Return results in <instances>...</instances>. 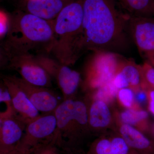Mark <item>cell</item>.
Wrapping results in <instances>:
<instances>
[{"label":"cell","instance_id":"cell-8","mask_svg":"<svg viewBox=\"0 0 154 154\" xmlns=\"http://www.w3.org/2000/svg\"><path fill=\"white\" fill-rule=\"evenodd\" d=\"M57 120L54 112L43 113L28 122L24 135L17 146L33 152L39 144L54 138Z\"/></svg>","mask_w":154,"mask_h":154},{"label":"cell","instance_id":"cell-18","mask_svg":"<svg viewBox=\"0 0 154 154\" xmlns=\"http://www.w3.org/2000/svg\"><path fill=\"white\" fill-rule=\"evenodd\" d=\"M130 16L154 17V0H116Z\"/></svg>","mask_w":154,"mask_h":154},{"label":"cell","instance_id":"cell-12","mask_svg":"<svg viewBox=\"0 0 154 154\" xmlns=\"http://www.w3.org/2000/svg\"><path fill=\"white\" fill-rule=\"evenodd\" d=\"M75 0H20L19 10L53 21L67 6Z\"/></svg>","mask_w":154,"mask_h":154},{"label":"cell","instance_id":"cell-5","mask_svg":"<svg viewBox=\"0 0 154 154\" xmlns=\"http://www.w3.org/2000/svg\"><path fill=\"white\" fill-rule=\"evenodd\" d=\"M1 68L14 70L21 78L30 84L51 88L52 78L36 59L30 53L5 54L1 52Z\"/></svg>","mask_w":154,"mask_h":154},{"label":"cell","instance_id":"cell-25","mask_svg":"<svg viewBox=\"0 0 154 154\" xmlns=\"http://www.w3.org/2000/svg\"><path fill=\"white\" fill-rule=\"evenodd\" d=\"M11 26L10 14L1 10L0 14V38L4 40L7 37Z\"/></svg>","mask_w":154,"mask_h":154},{"label":"cell","instance_id":"cell-30","mask_svg":"<svg viewBox=\"0 0 154 154\" xmlns=\"http://www.w3.org/2000/svg\"><path fill=\"white\" fill-rule=\"evenodd\" d=\"M153 134L154 135V124L153 125ZM154 141V140H153Z\"/></svg>","mask_w":154,"mask_h":154},{"label":"cell","instance_id":"cell-23","mask_svg":"<svg viewBox=\"0 0 154 154\" xmlns=\"http://www.w3.org/2000/svg\"><path fill=\"white\" fill-rule=\"evenodd\" d=\"M0 101L1 103H5L7 107L6 111L1 113V116H6L15 113L8 89L2 81L0 85Z\"/></svg>","mask_w":154,"mask_h":154},{"label":"cell","instance_id":"cell-3","mask_svg":"<svg viewBox=\"0 0 154 154\" xmlns=\"http://www.w3.org/2000/svg\"><path fill=\"white\" fill-rule=\"evenodd\" d=\"M57 120L55 136L62 149L74 152L83 136L90 130L86 101L77 99L63 100L54 111Z\"/></svg>","mask_w":154,"mask_h":154},{"label":"cell","instance_id":"cell-9","mask_svg":"<svg viewBox=\"0 0 154 154\" xmlns=\"http://www.w3.org/2000/svg\"><path fill=\"white\" fill-rule=\"evenodd\" d=\"M129 27L140 55L154 67V17L130 16Z\"/></svg>","mask_w":154,"mask_h":154},{"label":"cell","instance_id":"cell-6","mask_svg":"<svg viewBox=\"0 0 154 154\" xmlns=\"http://www.w3.org/2000/svg\"><path fill=\"white\" fill-rule=\"evenodd\" d=\"M122 57L115 53L94 51L86 72V87L94 91L112 82Z\"/></svg>","mask_w":154,"mask_h":154},{"label":"cell","instance_id":"cell-20","mask_svg":"<svg viewBox=\"0 0 154 154\" xmlns=\"http://www.w3.org/2000/svg\"><path fill=\"white\" fill-rule=\"evenodd\" d=\"M118 91L111 82L102 88L92 91L93 93L90 96L94 99L102 100L108 104L117 96Z\"/></svg>","mask_w":154,"mask_h":154},{"label":"cell","instance_id":"cell-16","mask_svg":"<svg viewBox=\"0 0 154 154\" xmlns=\"http://www.w3.org/2000/svg\"><path fill=\"white\" fill-rule=\"evenodd\" d=\"M86 154H139L120 135L99 137L91 144Z\"/></svg>","mask_w":154,"mask_h":154},{"label":"cell","instance_id":"cell-26","mask_svg":"<svg viewBox=\"0 0 154 154\" xmlns=\"http://www.w3.org/2000/svg\"><path fill=\"white\" fill-rule=\"evenodd\" d=\"M142 88L145 90L147 95L149 110L154 116V90L144 83L143 84Z\"/></svg>","mask_w":154,"mask_h":154},{"label":"cell","instance_id":"cell-7","mask_svg":"<svg viewBox=\"0 0 154 154\" xmlns=\"http://www.w3.org/2000/svg\"><path fill=\"white\" fill-rule=\"evenodd\" d=\"M35 55L41 66L55 80L62 94L63 100L75 97L82 80L79 73L48 54Z\"/></svg>","mask_w":154,"mask_h":154},{"label":"cell","instance_id":"cell-19","mask_svg":"<svg viewBox=\"0 0 154 154\" xmlns=\"http://www.w3.org/2000/svg\"><path fill=\"white\" fill-rule=\"evenodd\" d=\"M119 117L123 124L140 126L144 128L147 126L148 113L142 109L137 108L126 109L120 113Z\"/></svg>","mask_w":154,"mask_h":154},{"label":"cell","instance_id":"cell-13","mask_svg":"<svg viewBox=\"0 0 154 154\" xmlns=\"http://www.w3.org/2000/svg\"><path fill=\"white\" fill-rule=\"evenodd\" d=\"M2 81L8 89L15 113L27 124L41 115L25 92L11 79L8 75L2 76Z\"/></svg>","mask_w":154,"mask_h":154},{"label":"cell","instance_id":"cell-28","mask_svg":"<svg viewBox=\"0 0 154 154\" xmlns=\"http://www.w3.org/2000/svg\"><path fill=\"white\" fill-rule=\"evenodd\" d=\"M33 152L26 151L23 150L18 146H16V148L14 149L11 150V151L5 153H2L0 154H31Z\"/></svg>","mask_w":154,"mask_h":154},{"label":"cell","instance_id":"cell-17","mask_svg":"<svg viewBox=\"0 0 154 154\" xmlns=\"http://www.w3.org/2000/svg\"><path fill=\"white\" fill-rule=\"evenodd\" d=\"M88 107V122L90 130H99L105 128L110 124L111 113L107 103L102 100L90 97Z\"/></svg>","mask_w":154,"mask_h":154},{"label":"cell","instance_id":"cell-22","mask_svg":"<svg viewBox=\"0 0 154 154\" xmlns=\"http://www.w3.org/2000/svg\"><path fill=\"white\" fill-rule=\"evenodd\" d=\"M119 102L123 107L127 108H136L135 105V92L131 88H122L119 90L117 94Z\"/></svg>","mask_w":154,"mask_h":154},{"label":"cell","instance_id":"cell-10","mask_svg":"<svg viewBox=\"0 0 154 154\" xmlns=\"http://www.w3.org/2000/svg\"><path fill=\"white\" fill-rule=\"evenodd\" d=\"M21 90L25 92L32 104L39 112L43 113L54 112L63 100L50 88L39 87L30 84L22 78L8 75Z\"/></svg>","mask_w":154,"mask_h":154},{"label":"cell","instance_id":"cell-21","mask_svg":"<svg viewBox=\"0 0 154 154\" xmlns=\"http://www.w3.org/2000/svg\"><path fill=\"white\" fill-rule=\"evenodd\" d=\"M55 139L38 144L31 154H63Z\"/></svg>","mask_w":154,"mask_h":154},{"label":"cell","instance_id":"cell-1","mask_svg":"<svg viewBox=\"0 0 154 154\" xmlns=\"http://www.w3.org/2000/svg\"><path fill=\"white\" fill-rule=\"evenodd\" d=\"M82 29L77 39L72 63L88 51L119 54L130 45V16L116 0H82Z\"/></svg>","mask_w":154,"mask_h":154},{"label":"cell","instance_id":"cell-14","mask_svg":"<svg viewBox=\"0 0 154 154\" xmlns=\"http://www.w3.org/2000/svg\"><path fill=\"white\" fill-rule=\"evenodd\" d=\"M112 82L118 90L127 88L134 92L140 90L143 84L141 66L122 57Z\"/></svg>","mask_w":154,"mask_h":154},{"label":"cell","instance_id":"cell-27","mask_svg":"<svg viewBox=\"0 0 154 154\" xmlns=\"http://www.w3.org/2000/svg\"><path fill=\"white\" fill-rule=\"evenodd\" d=\"M135 99L137 102L140 104L145 103L148 101L147 95L145 90L142 88L135 92Z\"/></svg>","mask_w":154,"mask_h":154},{"label":"cell","instance_id":"cell-4","mask_svg":"<svg viewBox=\"0 0 154 154\" xmlns=\"http://www.w3.org/2000/svg\"><path fill=\"white\" fill-rule=\"evenodd\" d=\"M82 0H75L62 10L53 20L54 58L68 66L72 65L75 45L82 25Z\"/></svg>","mask_w":154,"mask_h":154},{"label":"cell","instance_id":"cell-11","mask_svg":"<svg viewBox=\"0 0 154 154\" xmlns=\"http://www.w3.org/2000/svg\"><path fill=\"white\" fill-rule=\"evenodd\" d=\"M0 154L11 151L21 140L27 123L16 113L0 116Z\"/></svg>","mask_w":154,"mask_h":154},{"label":"cell","instance_id":"cell-15","mask_svg":"<svg viewBox=\"0 0 154 154\" xmlns=\"http://www.w3.org/2000/svg\"><path fill=\"white\" fill-rule=\"evenodd\" d=\"M119 135L133 150L139 154H154V141L132 125L122 123Z\"/></svg>","mask_w":154,"mask_h":154},{"label":"cell","instance_id":"cell-2","mask_svg":"<svg viewBox=\"0 0 154 154\" xmlns=\"http://www.w3.org/2000/svg\"><path fill=\"white\" fill-rule=\"evenodd\" d=\"M10 30L1 45V52L5 54L33 52L35 55L51 53L54 42L53 21L19 9L10 14Z\"/></svg>","mask_w":154,"mask_h":154},{"label":"cell","instance_id":"cell-24","mask_svg":"<svg viewBox=\"0 0 154 154\" xmlns=\"http://www.w3.org/2000/svg\"><path fill=\"white\" fill-rule=\"evenodd\" d=\"M141 66L143 83L154 90V67L146 62Z\"/></svg>","mask_w":154,"mask_h":154},{"label":"cell","instance_id":"cell-29","mask_svg":"<svg viewBox=\"0 0 154 154\" xmlns=\"http://www.w3.org/2000/svg\"><path fill=\"white\" fill-rule=\"evenodd\" d=\"M63 154H74L73 152L68 149H62Z\"/></svg>","mask_w":154,"mask_h":154}]
</instances>
